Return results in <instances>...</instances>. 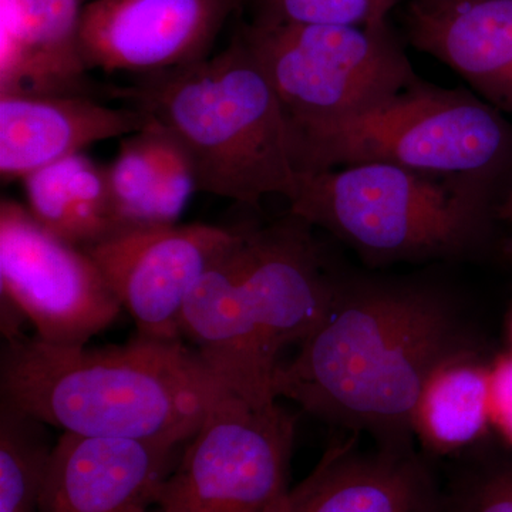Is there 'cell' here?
I'll use <instances>...</instances> for the list:
<instances>
[{
	"label": "cell",
	"mask_w": 512,
	"mask_h": 512,
	"mask_svg": "<svg viewBox=\"0 0 512 512\" xmlns=\"http://www.w3.org/2000/svg\"><path fill=\"white\" fill-rule=\"evenodd\" d=\"M477 348L483 345L460 306L440 289L340 279L328 318L276 369L274 393L376 446L412 447L430 376Z\"/></svg>",
	"instance_id": "6da1fadb"
},
{
	"label": "cell",
	"mask_w": 512,
	"mask_h": 512,
	"mask_svg": "<svg viewBox=\"0 0 512 512\" xmlns=\"http://www.w3.org/2000/svg\"><path fill=\"white\" fill-rule=\"evenodd\" d=\"M0 386L2 403L63 433L184 446L227 384L183 340L96 349L19 336Z\"/></svg>",
	"instance_id": "7a4b0ae2"
},
{
	"label": "cell",
	"mask_w": 512,
	"mask_h": 512,
	"mask_svg": "<svg viewBox=\"0 0 512 512\" xmlns=\"http://www.w3.org/2000/svg\"><path fill=\"white\" fill-rule=\"evenodd\" d=\"M308 222L289 214L237 238L185 303L183 339L229 389L275 400L279 356L328 318L340 279L326 268Z\"/></svg>",
	"instance_id": "3957f363"
},
{
	"label": "cell",
	"mask_w": 512,
	"mask_h": 512,
	"mask_svg": "<svg viewBox=\"0 0 512 512\" xmlns=\"http://www.w3.org/2000/svg\"><path fill=\"white\" fill-rule=\"evenodd\" d=\"M116 99L175 138L197 190L256 207L266 195L292 197L298 183L288 121L274 87L238 35L200 62L110 87Z\"/></svg>",
	"instance_id": "277c9868"
},
{
	"label": "cell",
	"mask_w": 512,
	"mask_h": 512,
	"mask_svg": "<svg viewBox=\"0 0 512 512\" xmlns=\"http://www.w3.org/2000/svg\"><path fill=\"white\" fill-rule=\"evenodd\" d=\"M504 192L468 177L355 164L298 173L289 212L366 264L456 261L484 251Z\"/></svg>",
	"instance_id": "5b68a950"
},
{
	"label": "cell",
	"mask_w": 512,
	"mask_h": 512,
	"mask_svg": "<svg viewBox=\"0 0 512 512\" xmlns=\"http://www.w3.org/2000/svg\"><path fill=\"white\" fill-rule=\"evenodd\" d=\"M298 173L389 164L417 173L468 177L507 192L512 124L474 92L416 82L365 110L295 131Z\"/></svg>",
	"instance_id": "8992f818"
},
{
	"label": "cell",
	"mask_w": 512,
	"mask_h": 512,
	"mask_svg": "<svg viewBox=\"0 0 512 512\" xmlns=\"http://www.w3.org/2000/svg\"><path fill=\"white\" fill-rule=\"evenodd\" d=\"M238 35L274 87L289 136L365 110L419 79L387 23L375 28L251 23Z\"/></svg>",
	"instance_id": "52a82bcc"
},
{
	"label": "cell",
	"mask_w": 512,
	"mask_h": 512,
	"mask_svg": "<svg viewBox=\"0 0 512 512\" xmlns=\"http://www.w3.org/2000/svg\"><path fill=\"white\" fill-rule=\"evenodd\" d=\"M295 417L225 386L184 444L151 512H276L289 490Z\"/></svg>",
	"instance_id": "ba28073f"
},
{
	"label": "cell",
	"mask_w": 512,
	"mask_h": 512,
	"mask_svg": "<svg viewBox=\"0 0 512 512\" xmlns=\"http://www.w3.org/2000/svg\"><path fill=\"white\" fill-rule=\"evenodd\" d=\"M0 288L53 345H87L123 311L92 256L10 198L0 204Z\"/></svg>",
	"instance_id": "9c48e42d"
},
{
	"label": "cell",
	"mask_w": 512,
	"mask_h": 512,
	"mask_svg": "<svg viewBox=\"0 0 512 512\" xmlns=\"http://www.w3.org/2000/svg\"><path fill=\"white\" fill-rule=\"evenodd\" d=\"M238 229L207 224L127 229L84 249L99 266L140 338L181 342L188 296L235 241Z\"/></svg>",
	"instance_id": "30bf717a"
},
{
	"label": "cell",
	"mask_w": 512,
	"mask_h": 512,
	"mask_svg": "<svg viewBox=\"0 0 512 512\" xmlns=\"http://www.w3.org/2000/svg\"><path fill=\"white\" fill-rule=\"evenodd\" d=\"M239 2L93 0L80 16L84 66L146 76L200 62Z\"/></svg>",
	"instance_id": "8fae6325"
},
{
	"label": "cell",
	"mask_w": 512,
	"mask_h": 512,
	"mask_svg": "<svg viewBox=\"0 0 512 512\" xmlns=\"http://www.w3.org/2000/svg\"><path fill=\"white\" fill-rule=\"evenodd\" d=\"M183 447L63 433L37 512H151Z\"/></svg>",
	"instance_id": "7c38bea8"
},
{
	"label": "cell",
	"mask_w": 512,
	"mask_h": 512,
	"mask_svg": "<svg viewBox=\"0 0 512 512\" xmlns=\"http://www.w3.org/2000/svg\"><path fill=\"white\" fill-rule=\"evenodd\" d=\"M430 460L416 446L362 448L348 434L276 512H440L441 480Z\"/></svg>",
	"instance_id": "4fadbf2b"
},
{
	"label": "cell",
	"mask_w": 512,
	"mask_h": 512,
	"mask_svg": "<svg viewBox=\"0 0 512 512\" xmlns=\"http://www.w3.org/2000/svg\"><path fill=\"white\" fill-rule=\"evenodd\" d=\"M150 117L134 107H109L86 96L0 93V174H29L110 138L144 130Z\"/></svg>",
	"instance_id": "5bb4252c"
},
{
	"label": "cell",
	"mask_w": 512,
	"mask_h": 512,
	"mask_svg": "<svg viewBox=\"0 0 512 512\" xmlns=\"http://www.w3.org/2000/svg\"><path fill=\"white\" fill-rule=\"evenodd\" d=\"M407 32L414 47L512 117V0H410Z\"/></svg>",
	"instance_id": "9a60e30c"
},
{
	"label": "cell",
	"mask_w": 512,
	"mask_h": 512,
	"mask_svg": "<svg viewBox=\"0 0 512 512\" xmlns=\"http://www.w3.org/2000/svg\"><path fill=\"white\" fill-rule=\"evenodd\" d=\"M80 0H0V93L92 96Z\"/></svg>",
	"instance_id": "2e32d148"
},
{
	"label": "cell",
	"mask_w": 512,
	"mask_h": 512,
	"mask_svg": "<svg viewBox=\"0 0 512 512\" xmlns=\"http://www.w3.org/2000/svg\"><path fill=\"white\" fill-rule=\"evenodd\" d=\"M491 362L477 348L434 370L414 414V439L427 457L457 458L488 443Z\"/></svg>",
	"instance_id": "e0dca14e"
},
{
	"label": "cell",
	"mask_w": 512,
	"mask_h": 512,
	"mask_svg": "<svg viewBox=\"0 0 512 512\" xmlns=\"http://www.w3.org/2000/svg\"><path fill=\"white\" fill-rule=\"evenodd\" d=\"M28 210L56 237L89 248L119 234L106 170L74 154L23 178Z\"/></svg>",
	"instance_id": "ac0fdd59"
},
{
	"label": "cell",
	"mask_w": 512,
	"mask_h": 512,
	"mask_svg": "<svg viewBox=\"0 0 512 512\" xmlns=\"http://www.w3.org/2000/svg\"><path fill=\"white\" fill-rule=\"evenodd\" d=\"M45 423L2 403L0 412V512H37L53 447Z\"/></svg>",
	"instance_id": "d6986e66"
},
{
	"label": "cell",
	"mask_w": 512,
	"mask_h": 512,
	"mask_svg": "<svg viewBox=\"0 0 512 512\" xmlns=\"http://www.w3.org/2000/svg\"><path fill=\"white\" fill-rule=\"evenodd\" d=\"M453 460L440 512H512V447L485 443Z\"/></svg>",
	"instance_id": "ffe728a7"
},
{
	"label": "cell",
	"mask_w": 512,
	"mask_h": 512,
	"mask_svg": "<svg viewBox=\"0 0 512 512\" xmlns=\"http://www.w3.org/2000/svg\"><path fill=\"white\" fill-rule=\"evenodd\" d=\"M106 170L111 208L121 232L150 227L158 183V151L153 121L121 140L119 154Z\"/></svg>",
	"instance_id": "44dd1931"
},
{
	"label": "cell",
	"mask_w": 512,
	"mask_h": 512,
	"mask_svg": "<svg viewBox=\"0 0 512 512\" xmlns=\"http://www.w3.org/2000/svg\"><path fill=\"white\" fill-rule=\"evenodd\" d=\"M403 0H254L256 25H322L375 28Z\"/></svg>",
	"instance_id": "7402d4cb"
},
{
	"label": "cell",
	"mask_w": 512,
	"mask_h": 512,
	"mask_svg": "<svg viewBox=\"0 0 512 512\" xmlns=\"http://www.w3.org/2000/svg\"><path fill=\"white\" fill-rule=\"evenodd\" d=\"M491 423L501 443L512 447V353L491 362Z\"/></svg>",
	"instance_id": "603a6c76"
},
{
	"label": "cell",
	"mask_w": 512,
	"mask_h": 512,
	"mask_svg": "<svg viewBox=\"0 0 512 512\" xmlns=\"http://www.w3.org/2000/svg\"><path fill=\"white\" fill-rule=\"evenodd\" d=\"M497 220L508 222L512 225V181L507 192H505L503 200L498 204Z\"/></svg>",
	"instance_id": "cb8c5ba5"
},
{
	"label": "cell",
	"mask_w": 512,
	"mask_h": 512,
	"mask_svg": "<svg viewBox=\"0 0 512 512\" xmlns=\"http://www.w3.org/2000/svg\"><path fill=\"white\" fill-rule=\"evenodd\" d=\"M503 251L505 256H507L508 264H510L512 269V238L507 239L504 242ZM507 336H508V352L512 353V293H511V305L510 312H508V320H507Z\"/></svg>",
	"instance_id": "d4e9b609"
},
{
	"label": "cell",
	"mask_w": 512,
	"mask_h": 512,
	"mask_svg": "<svg viewBox=\"0 0 512 512\" xmlns=\"http://www.w3.org/2000/svg\"><path fill=\"white\" fill-rule=\"evenodd\" d=\"M424 2H440V0H424Z\"/></svg>",
	"instance_id": "484cf974"
}]
</instances>
